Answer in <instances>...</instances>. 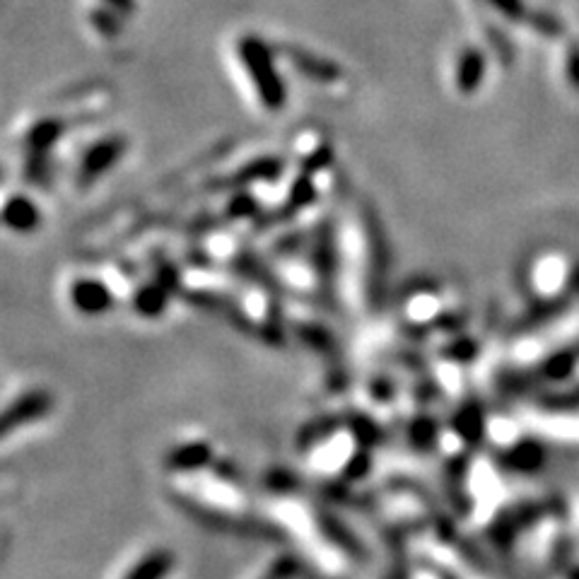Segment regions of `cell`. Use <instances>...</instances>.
I'll list each match as a JSON object with an SVG mask.
<instances>
[{
  "label": "cell",
  "instance_id": "6da1fadb",
  "mask_svg": "<svg viewBox=\"0 0 579 579\" xmlns=\"http://www.w3.org/2000/svg\"><path fill=\"white\" fill-rule=\"evenodd\" d=\"M239 56H242L244 68L254 80L256 92H259L261 104L266 109H280L285 104V85L280 80L273 56L268 46L259 37H244L239 44Z\"/></svg>",
  "mask_w": 579,
  "mask_h": 579
},
{
  "label": "cell",
  "instance_id": "7a4b0ae2",
  "mask_svg": "<svg viewBox=\"0 0 579 579\" xmlns=\"http://www.w3.org/2000/svg\"><path fill=\"white\" fill-rule=\"evenodd\" d=\"M51 408H54V399H51L49 391L44 389H32L27 391V394L17 396L8 408L0 411V440L8 437L10 432H15L17 428H25L27 423L42 420L44 415H49Z\"/></svg>",
  "mask_w": 579,
  "mask_h": 579
},
{
  "label": "cell",
  "instance_id": "3957f363",
  "mask_svg": "<svg viewBox=\"0 0 579 579\" xmlns=\"http://www.w3.org/2000/svg\"><path fill=\"white\" fill-rule=\"evenodd\" d=\"M70 302H73V307L78 309V312L95 317V314L107 312L114 297H111V292L104 283L85 278L73 283V288H70Z\"/></svg>",
  "mask_w": 579,
  "mask_h": 579
},
{
  "label": "cell",
  "instance_id": "277c9868",
  "mask_svg": "<svg viewBox=\"0 0 579 579\" xmlns=\"http://www.w3.org/2000/svg\"><path fill=\"white\" fill-rule=\"evenodd\" d=\"M121 150H124V140H119V138H109V140H102V143H97L95 148L87 152V157L83 162V177L97 179L99 174L107 172V169L121 157Z\"/></svg>",
  "mask_w": 579,
  "mask_h": 579
},
{
  "label": "cell",
  "instance_id": "5b68a950",
  "mask_svg": "<svg viewBox=\"0 0 579 579\" xmlns=\"http://www.w3.org/2000/svg\"><path fill=\"white\" fill-rule=\"evenodd\" d=\"M210 459H213V452H210L208 444L191 442L174 449V452L167 456V466L174 471H196L210 464Z\"/></svg>",
  "mask_w": 579,
  "mask_h": 579
},
{
  "label": "cell",
  "instance_id": "8992f818",
  "mask_svg": "<svg viewBox=\"0 0 579 579\" xmlns=\"http://www.w3.org/2000/svg\"><path fill=\"white\" fill-rule=\"evenodd\" d=\"M3 222L17 232H32L39 225V210L29 198H13L3 208Z\"/></svg>",
  "mask_w": 579,
  "mask_h": 579
},
{
  "label": "cell",
  "instance_id": "52a82bcc",
  "mask_svg": "<svg viewBox=\"0 0 579 579\" xmlns=\"http://www.w3.org/2000/svg\"><path fill=\"white\" fill-rule=\"evenodd\" d=\"M174 567V555L169 551H152L128 572L126 579H162Z\"/></svg>",
  "mask_w": 579,
  "mask_h": 579
},
{
  "label": "cell",
  "instance_id": "ba28073f",
  "mask_svg": "<svg viewBox=\"0 0 579 579\" xmlns=\"http://www.w3.org/2000/svg\"><path fill=\"white\" fill-rule=\"evenodd\" d=\"M165 300V292L160 288H143L136 297V307L145 317H155V314H162V309H165Z\"/></svg>",
  "mask_w": 579,
  "mask_h": 579
},
{
  "label": "cell",
  "instance_id": "9c48e42d",
  "mask_svg": "<svg viewBox=\"0 0 579 579\" xmlns=\"http://www.w3.org/2000/svg\"><path fill=\"white\" fill-rule=\"evenodd\" d=\"M58 133H61V126H56L54 121H46V124H39L32 133H29V143L34 145V150L42 152L46 145L54 143Z\"/></svg>",
  "mask_w": 579,
  "mask_h": 579
},
{
  "label": "cell",
  "instance_id": "30bf717a",
  "mask_svg": "<svg viewBox=\"0 0 579 579\" xmlns=\"http://www.w3.org/2000/svg\"><path fill=\"white\" fill-rule=\"evenodd\" d=\"M292 575H295V563H292V558H283L263 579H290Z\"/></svg>",
  "mask_w": 579,
  "mask_h": 579
},
{
  "label": "cell",
  "instance_id": "8fae6325",
  "mask_svg": "<svg viewBox=\"0 0 579 579\" xmlns=\"http://www.w3.org/2000/svg\"><path fill=\"white\" fill-rule=\"evenodd\" d=\"M111 8L121 10V13H131L133 10V0H107Z\"/></svg>",
  "mask_w": 579,
  "mask_h": 579
}]
</instances>
